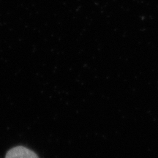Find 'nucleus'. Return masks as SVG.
I'll return each instance as SVG.
<instances>
[{
	"instance_id": "nucleus-1",
	"label": "nucleus",
	"mask_w": 158,
	"mask_h": 158,
	"mask_svg": "<svg viewBox=\"0 0 158 158\" xmlns=\"http://www.w3.org/2000/svg\"><path fill=\"white\" fill-rule=\"evenodd\" d=\"M5 158H40L34 151L23 146H17L7 152Z\"/></svg>"
}]
</instances>
